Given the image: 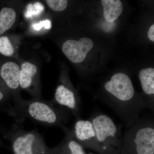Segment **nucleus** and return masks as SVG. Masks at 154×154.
Here are the masks:
<instances>
[{
  "instance_id": "nucleus-1",
  "label": "nucleus",
  "mask_w": 154,
  "mask_h": 154,
  "mask_svg": "<svg viewBox=\"0 0 154 154\" xmlns=\"http://www.w3.org/2000/svg\"><path fill=\"white\" fill-rule=\"evenodd\" d=\"M16 122L22 123L25 119L48 126L60 128L64 133L69 128L66 126L72 114L66 108L54 102H46L38 99L21 100L14 104L10 111Z\"/></svg>"
},
{
  "instance_id": "nucleus-2",
  "label": "nucleus",
  "mask_w": 154,
  "mask_h": 154,
  "mask_svg": "<svg viewBox=\"0 0 154 154\" xmlns=\"http://www.w3.org/2000/svg\"><path fill=\"white\" fill-rule=\"evenodd\" d=\"M120 154H154V122L140 119L129 128L123 136Z\"/></svg>"
},
{
  "instance_id": "nucleus-3",
  "label": "nucleus",
  "mask_w": 154,
  "mask_h": 154,
  "mask_svg": "<svg viewBox=\"0 0 154 154\" xmlns=\"http://www.w3.org/2000/svg\"><path fill=\"white\" fill-rule=\"evenodd\" d=\"M90 119L95 128L100 154H120L123 140L122 125L100 112L94 113Z\"/></svg>"
},
{
  "instance_id": "nucleus-4",
  "label": "nucleus",
  "mask_w": 154,
  "mask_h": 154,
  "mask_svg": "<svg viewBox=\"0 0 154 154\" xmlns=\"http://www.w3.org/2000/svg\"><path fill=\"white\" fill-rule=\"evenodd\" d=\"M9 136L14 154H52L40 134L25 130L22 123L14 124Z\"/></svg>"
},
{
  "instance_id": "nucleus-5",
  "label": "nucleus",
  "mask_w": 154,
  "mask_h": 154,
  "mask_svg": "<svg viewBox=\"0 0 154 154\" xmlns=\"http://www.w3.org/2000/svg\"><path fill=\"white\" fill-rule=\"evenodd\" d=\"M70 131L73 137L84 148L90 149L100 154L95 128L90 119H76L72 128Z\"/></svg>"
},
{
  "instance_id": "nucleus-6",
  "label": "nucleus",
  "mask_w": 154,
  "mask_h": 154,
  "mask_svg": "<svg viewBox=\"0 0 154 154\" xmlns=\"http://www.w3.org/2000/svg\"><path fill=\"white\" fill-rule=\"evenodd\" d=\"M54 102L68 110L76 119H81L80 99L75 91L65 83L60 84L57 88Z\"/></svg>"
},
{
  "instance_id": "nucleus-7",
  "label": "nucleus",
  "mask_w": 154,
  "mask_h": 154,
  "mask_svg": "<svg viewBox=\"0 0 154 154\" xmlns=\"http://www.w3.org/2000/svg\"><path fill=\"white\" fill-rule=\"evenodd\" d=\"M93 47L94 42L91 38L84 37L79 41L67 40L63 45L62 51L72 62L79 63L85 59Z\"/></svg>"
},
{
  "instance_id": "nucleus-8",
  "label": "nucleus",
  "mask_w": 154,
  "mask_h": 154,
  "mask_svg": "<svg viewBox=\"0 0 154 154\" xmlns=\"http://www.w3.org/2000/svg\"><path fill=\"white\" fill-rule=\"evenodd\" d=\"M20 67L13 62H8L0 68V77L6 86L12 91H16L19 87Z\"/></svg>"
},
{
  "instance_id": "nucleus-9",
  "label": "nucleus",
  "mask_w": 154,
  "mask_h": 154,
  "mask_svg": "<svg viewBox=\"0 0 154 154\" xmlns=\"http://www.w3.org/2000/svg\"><path fill=\"white\" fill-rule=\"evenodd\" d=\"M70 128L57 145L51 148L52 154H87L85 148L78 143L71 133Z\"/></svg>"
},
{
  "instance_id": "nucleus-10",
  "label": "nucleus",
  "mask_w": 154,
  "mask_h": 154,
  "mask_svg": "<svg viewBox=\"0 0 154 154\" xmlns=\"http://www.w3.org/2000/svg\"><path fill=\"white\" fill-rule=\"evenodd\" d=\"M142 88L144 93L148 96L146 108L153 111L154 109V69L148 68L142 69L139 74Z\"/></svg>"
},
{
  "instance_id": "nucleus-11",
  "label": "nucleus",
  "mask_w": 154,
  "mask_h": 154,
  "mask_svg": "<svg viewBox=\"0 0 154 154\" xmlns=\"http://www.w3.org/2000/svg\"><path fill=\"white\" fill-rule=\"evenodd\" d=\"M37 72V68L35 65L28 62L22 63L19 75L20 87L23 89L32 88Z\"/></svg>"
},
{
  "instance_id": "nucleus-12",
  "label": "nucleus",
  "mask_w": 154,
  "mask_h": 154,
  "mask_svg": "<svg viewBox=\"0 0 154 154\" xmlns=\"http://www.w3.org/2000/svg\"><path fill=\"white\" fill-rule=\"evenodd\" d=\"M104 8V16L106 21L113 22L122 14L123 5L119 0H102Z\"/></svg>"
},
{
  "instance_id": "nucleus-13",
  "label": "nucleus",
  "mask_w": 154,
  "mask_h": 154,
  "mask_svg": "<svg viewBox=\"0 0 154 154\" xmlns=\"http://www.w3.org/2000/svg\"><path fill=\"white\" fill-rule=\"evenodd\" d=\"M16 12L12 8L5 7L0 11V36L13 26L16 21Z\"/></svg>"
},
{
  "instance_id": "nucleus-14",
  "label": "nucleus",
  "mask_w": 154,
  "mask_h": 154,
  "mask_svg": "<svg viewBox=\"0 0 154 154\" xmlns=\"http://www.w3.org/2000/svg\"><path fill=\"white\" fill-rule=\"evenodd\" d=\"M14 48L11 40L7 36H0V54L7 57L14 54Z\"/></svg>"
},
{
  "instance_id": "nucleus-15",
  "label": "nucleus",
  "mask_w": 154,
  "mask_h": 154,
  "mask_svg": "<svg viewBox=\"0 0 154 154\" xmlns=\"http://www.w3.org/2000/svg\"><path fill=\"white\" fill-rule=\"evenodd\" d=\"M44 7L41 3L36 2L33 4H29L27 6V11L25 14L26 18L38 16L44 11Z\"/></svg>"
},
{
  "instance_id": "nucleus-16",
  "label": "nucleus",
  "mask_w": 154,
  "mask_h": 154,
  "mask_svg": "<svg viewBox=\"0 0 154 154\" xmlns=\"http://www.w3.org/2000/svg\"><path fill=\"white\" fill-rule=\"evenodd\" d=\"M46 2L48 7L53 11H62L66 9L68 1L66 0H47Z\"/></svg>"
},
{
  "instance_id": "nucleus-17",
  "label": "nucleus",
  "mask_w": 154,
  "mask_h": 154,
  "mask_svg": "<svg viewBox=\"0 0 154 154\" xmlns=\"http://www.w3.org/2000/svg\"><path fill=\"white\" fill-rule=\"evenodd\" d=\"M42 27H44L46 29H50L51 28V22L50 20L46 19L39 23L33 25V29L37 31L41 30Z\"/></svg>"
},
{
  "instance_id": "nucleus-18",
  "label": "nucleus",
  "mask_w": 154,
  "mask_h": 154,
  "mask_svg": "<svg viewBox=\"0 0 154 154\" xmlns=\"http://www.w3.org/2000/svg\"><path fill=\"white\" fill-rule=\"evenodd\" d=\"M149 38L152 41L154 42V25H153L151 26L148 33Z\"/></svg>"
},
{
  "instance_id": "nucleus-19",
  "label": "nucleus",
  "mask_w": 154,
  "mask_h": 154,
  "mask_svg": "<svg viewBox=\"0 0 154 154\" xmlns=\"http://www.w3.org/2000/svg\"><path fill=\"white\" fill-rule=\"evenodd\" d=\"M5 94L4 92H2L0 91V102H2V101L5 99Z\"/></svg>"
},
{
  "instance_id": "nucleus-20",
  "label": "nucleus",
  "mask_w": 154,
  "mask_h": 154,
  "mask_svg": "<svg viewBox=\"0 0 154 154\" xmlns=\"http://www.w3.org/2000/svg\"><path fill=\"white\" fill-rule=\"evenodd\" d=\"M93 154L91 153V154Z\"/></svg>"
}]
</instances>
